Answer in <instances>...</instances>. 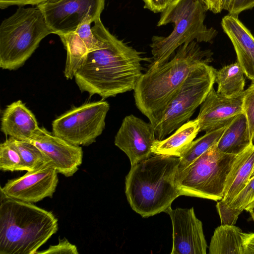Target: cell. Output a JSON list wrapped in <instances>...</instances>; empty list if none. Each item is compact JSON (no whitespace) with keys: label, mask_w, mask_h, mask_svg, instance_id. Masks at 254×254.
<instances>
[{"label":"cell","mask_w":254,"mask_h":254,"mask_svg":"<svg viewBox=\"0 0 254 254\" xmlns=\"http://www.w3.org/2000/svg\"><path fill=\"white\" fill-rule=\"evenodd\" d=\"M78 254L76 246L70 243L65 238L59 239V243L51 245L46 250L37 251L35 254Z\"/></svg>","instance_id":"obj_29"},{"label":"cell","mask_w":254,"mask_h":254,"mask_svg":"<svg viewBox=\"0 0 254 254\" xmlns=\"http://www.w3.org/2000/svg\"><path fill=\"white\" fill-rule=\"evenodd\" d=\"M141 53L111 36L106 47L88 52L74 75L81 92L103 99L134 90L142 74Z\"/></svg>","instance_id":"obj_1"},{"label":"cell","mask_w":254,"mask_h":254,"mask_svg":"<svg viewBox=\"0 0 254 254\" xmlns=\"http://www.w3.org/2000/svg\"><path fill=\"white\" fill-rule=\"evenodd\" d=\"M254 176V168H253V172H252V174L251 177H252Z\"/></svg>","instance_id":"obj_37"},{"label":"cell","mask_w":254,"mask_h":254,"mask_svg":"<svg viewBox=\"0 0 254 254\" xmlns=\"http://www.w3.org/2000/svg\"><path fill=\"white\" fill-rule=\"evenodd\" d=\"M215 71L205 63L198 64L191 71L170 100L163 118L155 127L157 140L164 139L189 121L213 87Z\"/></svg>","instance_id":"obj_8"},{"label":"cell","mask_w":254,"mask_h":254,"mask_svg":"<svg viewBox=\"0 0 254 254\" xmlns=\"http://www.w3.org/2000/svg\"><path fill=\"white\" fill-rule=\"evenodd\" d=\"M253 143L248 120L243 112L236 115L227 125L217 147L223 153L237 155Z\"/></svg>","instance_id":"obj_20"},{"label":"cell","mask_w":254,"mask_h":254,"mask_svg":"<svg viewBox=\"0 0 254 254\" xmlns=\"http://www.w3.org/2000/svg\"><path fill=\"white\" fill-rule=\"evenodd\" d=\"M52 33L37 6L18 8L0 25V67L9 70L19 68L41 41Z\"/></svg>","instance_id":"obj_6"},{"label":"cell","mask_w":254,"mask_h":254,"mask_svg":"<svg viewBox=\"0 0 254 254\" xmlns=\"http://www.w3.org/2000/svg\"><path fill=\"white\" fill-rule=\"evenodd\" d=\"M207 10L214 13H220L223 9L224 0H202Z\"/></svg>","instance_id":"obj_33"},{"label":"cell","mask_w":254,"mask_h":254,"mask_svg":"<svg viewBox=\"0 0 254 254\" xmlns=\"http://www.w3.org/2000/svg\"><path fill=\"white\" fill-rule=\"evenodd\" d=\"M58 230L51 211L0 191V254H35Z\"/></svg>","instance_id":"obj_4"},{"label":"cell","mask_w":254,"mask_h":254,"mask_svg":"<svg viewBox=\"0 0 254 254\" xmlns=\"http://www.w3.org/2000/svg\"><path fill=\"white\" fill-rule=\"evenodd\" d=\"M228 125L207 131L203 136L193 141L180 157L178 173L183 171L211 147L217 144Z\"/></svg>","instance_id":"obj_25"},{"label":"cell","mask_w":254,"mask_h":254,"mask_svg":"<svg viewBox=\"0 0 254 254\" xmlns=\"http://www.w3.org/2000/svg\"><path fill=\"white\" fill-rule=\"evenodd\" d=\"M49 0H0V8L5 9L11 5H39Z\"/></svg>","instance_id":"obj_32"},{"label":"cell","mask_w":254,"mask_h":254,"mask_svg":"<svg viewBox=\"0 0 254 254\" xmlns=\"http://www.w3.org/2000/svg\"><path fill=\"white\" fill-rule=\"evenodd\" d=\"M244 70L238 62L225 65L215 71L217 92L227 97H236L244 92L245 81Z\"/></svg>","instance_id":"obj_22"},{"label":"cell","mask_w":254,"mask_h":254,"mask_svg":"<svg viewBox=\"0 0 254 254\" xmlns=\"http://www.w3.org/2000/svg\"><path fill=\"white\" fill-rule=\"evenodd\" d=\"M40 127L35 116L20 100L8 105L2 112L0 130L9 137L28 141Z\"/></svg>","instance_id":"obj_17"},{"label":"cell","mask_w":254,"mask_h":254,"mask_svg":"<svg viewBox=\"0 0 254 254\" xmlns=\"http://www.w3.org/2000/svg\"><path fill=\"white\" fill-rule=\"evenodd\" d=\"M237 155L212 146L177 175L181 195L221 200L227 176Z\"/></svg>","instance_id":"obj_7"},{"label":"cell","mask_w":254,"mask_h":254,"mask_svg":"<svg viewBox=\"0 0 254 254\" xmlns=\"http://www.w3.org/2000/svg\"><path fill=\"white\" fill-rule=\"evenodd\" d=\"M104 5L105 0H61L37 6L52 33L60 36L74 32L88 19L100 17Z\"/></svg>","instance_id":"obj_10"},{"label":"cell","mask_w":254,"mask_h":254,"mask_svg":"<svg viewBox=\"0 0 254 254\" xmlns=\"http://www.w3.org/2000/svg\"><path fill=\"white\" fill-rule=\"evenodd\" d=\"M245 210L249 212L253 221L254 222V201L249 205Z\"/></svg>","instance_id":"obj_35"},{"label":"cell","mask_w":254,"mask_h":254,"mask_svg":"<svg viewBox=\"0 0 254 254\" xmlns=\"http://www.w3.org/2000/svg\"><path fill=\"white\" fill-rule=\"evenodd\" d=\"M248 233L234 225L221 224L211 238L209 254H244V244Z\"/></svg>","instance_id":"obj_21"},{"label":"cell","mask_w":254,"mask_h":254,"mask_svg":"<svg viewBox=\"0 0 254 254\" xmlns=\"http://www.w3.org/2000/svg\"><path fill=\"white\" fill-rule=\"evenodd\" d=\"M207 10L202 0H175L162 12L157 26L173 23L174 27L167 37H152L150 47L153 61L149 67L168 62L175 50L187 42L212 43L218 32L204 24Z\"/></svg>","instance_id":"obj_5"},{"label":"cell","mask_w":254,"mask_h":254,"mask_svg":"<svg viewBox=\"0 0 254 254\" xmlns=\"http://www.w3.org/2000/svg\"><path fill=\"white\" fill-rule=\"evenodd\" d=\"M144 8L154 13L163 12L175 0H142Z\"/></svg>","instance_id":"obj_31"},{"label":"cell","mask_w":254,"mask_h":254,"mask_svg":"<svg viewBox=\"0 0 254 254\" xmlns=\"http://www.w3.org/2000/svg\"><path fill=\"white\" fill-rule=\"evenodd\" d=\"M109 110L103 99L73 106L53 121L52 133L73 145L88 146L103 132Z\"/></svg>","instance_id":"obj_9"},{"label":"cell","mask_w":254,"mask_h":254,"mask_svg":"<svg viewBox=\"0 0 254 254\" xmlns=\"http://www.w3.org/2000/svg\"><path fill=\"white\" fill-rule=\"evenodd\" d=\"M221 25L233 45L237 62L245 74L254 82V36L238 16L229 14L225 16Z\"/></svg>","instance_id":"obj_16"},{"label":"cell","mask_w":254,"mask_h":254,"mask_svg":"<svg viewBox=\"0 0 254 254\" xmlns=\"http://www.w3.org/2000/svg\"><path fill=\"white\" fill-rule=\"evenodd\" d=\"M180 158L155 155L131 166L125 193L131 208L148 217L171 207L181 195L177 184Z\"/></svg>","instance_id":"obj_3"},{"label":"cell","mask_w":254,"mask_h":254,"mask_svg":"<svg viewBox=\"0 0 254 254\" xmlns=\"http://www.w3.org/2000/svg\"><path fill=\"white\" fill-rule=\"evenodd\" d=\"M156 140L152 124L131 114L123 119L114 143L126 154L133 166L151 156Z\"/></svg>","instance_id":"obj_12"},{"label":"cell","mask_w":254,"mask_h":254,"mask_svg":"<svg viewBox=\"0 0 254 254\" xmlns=\"http://www.w3.org/2000/svg\"><path fill=\"white\" fill-rule=\"evenodd\" d=\"M11 138L20 153L26 171L34 170L50 164L42 152L33 144L27 141Z\"/></svg>","instance_id":"obj_26"},{"label":"cell","mask_w":254,"mask_h":254,"mask_svg":"<svg viewBox=\"0 0 254 254\" xmlns=\"http://www.w3.org/2000/svg\"><path fill=\"white\" fill-rule=\"evenodd\" d=\"M58 174L51 164H47L8 180L0 191L11 198L36 203L46 197H52L59 182Z\"/></svg>","instance_id":"obj_11"},{"label":"cell","mask_w":254,"mask_h":254,"mask_svg":"<svg viewBox=\"0 0 254 254\" xmlns=\"http://www.w3.org/2000/svg\"><path fill=\"white\" fill-rule=\"evenodd\" d=\"M210 50H202L197 42H187L177 49L173 58L142 73L134 89L138 109L154 128L163 118L170 100L191 71L201 63L213 60Z\"/></svg>","instance_id":"obj_2"},{"label":"cell","mask_w":254,"mask_h":254,"mask_svg":"<svg viewBox=\"0 0 254 254\" xmlns=\"http://www.w3.org/2000/svg\"><path fill=\"white\" fill-rule=\"evenodd\" d=\"M60 0H49L48 1H49L50 2H51V3H54V2L59 1Z\"/></svg>","instance_id":"obj_36"},{"label":"cell","mask_w":254,"mask_h":254,"mask_svg":"<svg viewBox=\"0 0 254 254\" xmlns=\"http://www.w3.org/2000/svg\"><path fill=\"white\" fill-rule=\"evenodd\" d=\"M171 219L173 246L171 254H205L207 245L202 224L194 209L169 207L166 211Z\"/></svg>","instance_id":"obj_13"},{"label":"cell","mask_w":254,"mask_h":254,"mask_svg":"<svg viewBox=\"0 0 254 254\" xmlns=\"http://www.w3.org/2000/svg\"><path fill=\"white\" fill-rule=\"evenodd\" d=\"M243 113L245 114L248 123L250 135L254 140V82L244 90L243 104Z\"/></svg>","instance_id":"obj_28"},{"label":"cell","mask_w":254,"mask_h":254,"mask_svg":"<svg viewBox=\"0 0 254 254\" xmlns=\"http://www.w3.org/2000/svg\"><path fill=\"white\" fill-rule=\"evenodd\" d=\"M244 92L234 97H227L216 91L213 87L200 105L196 119L200 131H209L229 124L238 114L243 113Z\"/></svg>","instance_id":"obj_15"},{"label":"cell","mask_w":254,"mask_h":254,"mask_svg":"<svg viewBox=\"0 0 254 254\" xmlns=\"http://www.w3.org/2000/svg\"><path fill=\"white\" fill-rule=\"evenodd\" d=\"M59 37L66 51L64 76L66 79H72L89 52L84 43L74 32Z\"/></svg>","instance_id":"obj_23"},{"label":"cell","mask_w":254,"mask_h":254,"mask_svg":"<svg viewBox=\"0 0 254 254\" xmlns=\"http://www.w3.org/2000/svg\"><path fill=\"white\" fill-rule=\"evenodd\" d=\"M27 141L37 147L58 173L66 177L72 176L82 164L81 147L56 136L44 127H40Z\"/></svg>","instance_id":"obj_14"},{"label":"cell","mask_w":254,"mask_h":254,"mask_svg":"<svg viewBox=\"0 0 254 254\" xmlns=\"http://www.w3.org/2000/svg\"><path fill=\"white\" fill-rule=\"evenodd\" d=\"M244 247V254H254V233L247 234Z\"/></svg>","instance_id":"obj_34"},{"label":"cell","mask_w":254,"mask_h":254,"mask_svg":"<svg viewBox=\"0 0 254 254\" xmlns=\"http://www.w3.org/2000/svg\"><path fill=\"white\" fill-rule=\"evenodd\" d=\"M254 201V176L241 191L227 206H217L221 224L234 225L239 215Z\"/></svg>","instance_id":"obj_24"},{"label":"cell","mask_w":254,"mask_h":254,"mask_svg":"<svg viewBox=\"0 0 254 254\" xmlns=\"http://www.w3.org/2000/svg\"><path fill=\"white\" fill-rule=\"evenodd\" d=\"M199 131L196 118L188 121L168 137L161 140L156 139L152 148V154L180 158Z\"/></svg>","instance_id":"obj_19"},{"label":"cell","mask_w":254,"mask_h":254,"mask_svg":"<svg viewBox=\"0 0 254 254\" xmlns=\"http://www.w3.org/2000/svg\"><path fill=\"white\" fill-rule=\"evenodd\" d=\"M254 7V0H224L223 9L229 14L238 16L246 10Z\"/></svg>","instance_id":"obj_30"},{"label":"cell","mask_w":254,"mask_h":254,"mask_svg":"<svg viewBox=\"0 0 254 254\" xmlns=\"http://www.w3.org/2000/svg\"><path fill=\"white\" fill-rule=\"evenodd\" d=\"M254 166V144L253 143L237 155L227 176L222 199L217 206L228 205L249 183Z\"/></svg>","instance_id":"obj_18"},{"label":"cell","mask_w":254,"mask_h":254,"mask_svg":"<svg viewBox=\"0 0 254 254\" xmlns=\"http://www.w3.org/2000/svg\"><path fill=\"white\" fill-rule=\"evenodd\" d=\"M0 169L11 172L26 171L20 153L11 137L0 144Z\"/></svg>","instance_id":"obj_27"}]
</instances>
